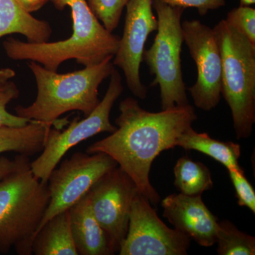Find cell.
<instances>
[{
	"instance_id": "obj_18",
	"label": "cell",
	"mask_w": 255,
	"mask_h": 255,
	"mask_svg": "<svg viewBox=\"0 0 255 255\" xmlns=\"http://www.w3.org/2000/svg\"><path fill=\"white\" fill-rule=\"evenodd\" d=\"M175 145L186 150L202 152L222 164L228 169L242 168L238 163L241 155L239 144L220 141L210 137L206 132H196L192 127L178 137Z\"/></svg>"
},
{
	"instance_id": "obj_9",
	"label": "cell",
	"mask_w": 255,
	"mask_h": 255,
	"mask_svg": "<svg viewBox=\"0 0 255 255\" xmlns=\"http://www.w3.org/2000/svg\"><path fill=\"white\" fill-rule=\"evenodd\" d=\"M190 238L166 226L140 192L134 198L120 255H186Z\"/></svg>"
},
{
	"instance_id": "obj_11",
	"label": "cell",
	"mask_w": 255,
	"mask_h": 255,
	"mask_svg": "<svg viewBox=\"0 0 255 255\" xmlns=\"http://www.w3.org/2000/svg\"><path fill=\"white\" fill-rule=\"evenodd\" d=\"M139 191L120 167L105 174L87 194L92 211L119 253L128 229L132 201Z\"/></svg>"
},
{
	"instance_id": "obj_14",
	"label": "cell",
	"mask_w": 255,
	"mask_h": 255,
	"mask_svg": "<svg viewBox=\"0 0 255 255\" xmlns=\"http://www.w3.org/2000/svg\"><path fill=\"white\" fill-rule=\"evenodd\" d=\"M70 227L78 255H112V241L92 211L87 194L68 209Z\"/></svg>"
},
{
	"instance_id": "obj_20",
	"label": "cell",
	"mask_w": 255,
	"mask_h": 255,
	"mask_svg": "<svg viewBox=\"0 0 255 255\" xmlns=\"http://www.w3.org/2000/svg\"><path fill=\"white\" fill-rule=\"evenodd\" d=\"M217 253L219 255H254L255 238L242 232L231 221H219Z\"/></svg>"
},
{
	"instance_id": "obj_21",
	"label": "cell",
	"mask_w": 255,
	"mask_h": 255,
	"mask_svg": "<svg viewBox=\"0 0 255 255\" xmlns=\"http://www.w3.org/2000/svg\"><path fill=\"white\" fill-rule=\"evenodd\" d=\"M92 12L109 31L118 27L129 0H86Z\"/></svg>"
},
{
	"instance_id": "obj_19",
	"label": "cell",
	"mask_w": 255,
	"mask_h": 255,
	"mask_svg": "<svg viewBox=\"0 0 255 255\" xmlns=\"http://www.w3.org/2000/svg\"><path fill=\"white\" fill-rule=\"evenodd\" d=\"M174 174V186L185 195H201L214 187L210 169L202 162L192 160L187 156L178 159Z\"/></svg>"
},
{
	"instance_id": "obj_8",
	"label": "cell",
	"mask_w": 255,
	"mask_h": 255,
	"mask_svg": "<svg viewBox=\"0 0 255 255\" xmlns=\"http://www.w3.org/2000/svg\"><path fill=\"white\" fill-rule=\"evenodd\" d=\"M117 167V162L104 152H76L63 161L48 177L49 205L38 231L48 220L78 202L97 181Z\"/></svg>"
},
{
	"instance_id": "obj_3",
	"label": "cell",
	"mask_w": 255,
	"mask_h": 255,
	"mask_svg": "<svg viewBox=\"0 0 255 255\" xmlns=\"http://www.w3.org/2000/svg\"><path fill=\"white\" fill-rule=\"evenodd\" d=\"M113 58L65 74L30 61L28 67L36 80V98L28 107H16V115L30 121L53 124L56 128L63 121L58 122V119L67 112L78 111L87 117L100 102L101 84L110 77L115 68Z\"/></svg>"
},
{
	"instance_id": "obj_1",
	"label": "cell",
	"mask_w": 255,
	"mask_h": 255,
	"mask_svg": "<svg viewBox=\"0 0 255 255\" xmlns=\"http://www.w3.org/2000/svg\"><path fill=\"white\" fill-rule=\"evenodd\" d=\"M119 112L115 131L89 146L86 152L111 156L139 192L156 205L160 197L150 182L152 162L161 152L176 147L178 137L192 127L197 114L190 105L150 112L132 97L120 102Z\"/></svg>"
},
{
	"instance_id": "obj_16",
	"label": "cell",
	"mask_w": 255,
	"mask_h": 255,
	"mask_svg": "<svg viewBox=\"0 0 255 255\" xmlns=\"http://www.w3.org/2000/svg\"><path fill=\"white\" fill-rule=\"evenodd\" d=\"M32 255H78L68 210L55 215L40 228L33 239Z\"/></svg>"
},
{
	"instance_id": "obj_2",
	"label": "cell",
	"mask_w": 255,
	"mask_h": 255,
	"mask_svg": "<svg viewBox=\"0 0 255 255\" xmlns=\"http://www.w3.org/2000/svg\"><path fill=\"white\" fill-rule=\"evenodd\" d=\"M57 9L68 6L73 18V33L63 41L29 43L13 37L3 42L5 53L13 60L36 62L52 71L62 63L75 60L84 66L97 65L114 57L120 37L109 31L92 12L86 0H50Z\"/></svg>"
},
{
	"instance_id": "obj_26",
	"label": "cell",
	"mask_w": 255,
	"mask_h": 255,
	"mask_svg": "<svg viewBox=\"0 0 255 255\" xmlns=\"http://www.w3.org/2000/svg\"><path fill=\"white\" fill-rule=\"evenodd\" d=\"M17 1L23 9L31 14L41 9L50 0H17Z\"/></svg>"
},
{
	"instance_id": "obj_13",
	"label": "cell",
	"mask_w": 255,
	"mask_h": 255,
	"mask_svg": "<svg viewBox=\"0 0 255 255\" xmlns=\"http://www.w3.org/2000/svg\"><path fill=\"white\" fill-rule=\"evenodd\" d=\"M161 206L164 217L176 231L199 246L209 248L216 244L219 221L204 204L201 195L170 194L162 201Z\"/></svg>"
},
{
	"instance_id": "obj_10",
	"label": "cell",
	"mask_w": 255,
	"mask_h": 255,
	"mask_svg": "<svg viewBox=\"0 0 255 255\" xmlns=\"http://www.w3.org/2000/svg\"><path fill=\"white\" fill-rule=\"evenodd\" d=\"M183 40L197 69V78L190 92L194 105L209 112L219 105L221 97V52L213 28L199 20L182 23Z\"/></svg>"
},
{
	"instance_id": "obj_29",
	"label": "cell",
	"mask_w": 255,
	"mask_h": 255,
	"mask_svg": "<svg viewBox=\"0 0 255 255\" xmlns=\"http://www.w3.org/2000/svg\"><path fill=\"white\" fill-rule=\"evenodd\" d=\"M241 6H253L255 4V0H239Z\"/></svg>"
},
{
	"instance_id": "obj_12",
	"label": "cell",
	"mask_w": 255,
	"mask_h": 255,
	"mask_svg": "<svg viewBox=\"0 0 255 255\" xmlns=\"http://www.w3.org/2000/svg\"><path fill=\"white\" fill-rule=\"evenodd\" d=\"M125 8L123 36L112 61L114 66L123 71L128 88L132 95L143 100L147 97V88L140 79V65L147 38L157 31L158 23L153 13L152 0H129Z\"/></svg>"
},
{
	"instance_id": "obj_24",
	"label": "cell",
	"mask_w": 255,
	"mask_h": 255,
	"mask_svg": "<svg viewBox=\"0 0 255 255\" xmlns=\"http://www.w3.org/2000/svg\"><path fill=\"white\" fill-rule=\"evenodd\" d=\"M228 174L236 190L239 206L248 208L255 214V192L253 186L241 169H228Z\"/></svg>"
},
{
	"instance_id": "obj_25",
	"label": "cell",
	"mask_w": 255,
	"mask_h": 255,
	"mask_svg": "<svg viewBox=\"0 0 255 255\" xmlns=\"http://www.w3.org/2000/svg\"><path fill=\"white\" fill-rule=\"evenodd\" d=\"M171 6L197 9L201 16H205L211 10L219 9L226 6V0H159Z\"/></svg>"
},
{
	"instance_id": "obj_6",
	"label": "cell",
	"mask_w": 255,
	"mask_h": 255,
	"mask_svg": "<svg viewBox=\"0 0 255 255\" xmlns=\"http://www.w3.org/2000/svg\"><path fill=\"white\" fill-rule=\"evenodd\" d=\"M152 7L157 14L158 27L152 46L145 50L142 56V61L155 76L151 85H159L162 110L189 105L181 63L184 9L159 0H152Z\"/></svg>"
},
{
	"instance_id": "obj_23",
	"label": "cell",
	"mask_w": 255,
	"mask_h": 255,
	"mask_svg": "<svg viewBox=\"0 0 255 255\" xmlns=\"http://www.w3.org/2000/svg\"><path fill=\"white\" fill-rule=\"evenodd\" d=\"M225 20L255 46V9L253 6L240 5L230 11Z\"/></svg>"
},
{
	"instance_id": "obj_7",
	"label": "cell",
	"mask_w": 255,
	"mask_h": 255,
	"mask_svg": "<svg viewBox=\"0 0 255 255\" xmlns=\"http://www.w3.org/2000/svg\"><path fill=\"white\" fill-rule=\"evenodd\" d=\"M123 92L122 76L114 68L105 97L90 115L81 120L76 117L63 130L50 128L41 155L31 162L33 174L42 182H48L52 171L70 149L101 132L115 131L117 127L111 123L110 114Z\"/></svg>"
},
{
	"instance_id": "obj_17",
	"label": "cell",
	"mask_w": 255,
	"mask_h": 255,
	"mask_svg": "<svg viewBox=\"0 0 255 255\" xmlns=\"http://www.w3.org/2000/svg\"><path fill=\"white\" fill-rule=\"evenodd\" d=\"M53 127V124L31 121L23 127L0 128V154L15 152L28 157L41 152Z\"/></svg>"
},
{
	"instance_id": "obj_4",
	"label": "cell",
	"mask_w": 255,
	"mask_h": 255,
	"mask_svg": "<svg viewBox=\"0 0 255 255\" xmlns=\"http://www.w3.org/2000/svg\"><path fill=\"white\" fill-rule=\"evenodd\" d=\"M16 166L0 179V252L31 255L32 245L49 205L48 182L32 172L28 156L15 157Z\"/></svg>"
},
{
	"instance_id": "obj_5",
	"label": "cell",
	"mask_w": 255,
	"mask_h": 255,
	"mask_svg": "<svg viewBox=\"0 0 255 255\" xmlns=\"http://www.w3.org/2000/svg\"><path fill=\"white\" fill-rule=\"evenodd\" d=\"M213 29L221 52V95L237 139H247L255 123V46L225 19Z\"/></svg>"
},
{
	"instance_id": "obj_28",
	"label": "cell",
	"mask_w": 255,
	"mask_h": 255,
	"mask_svg": "<svg viewBox=\"0 0 255 255\" xmlns=\"http://www.w3.org/2000/svg\"><path fill=\"white\" fill-rule=\"evenodd\" d=\"M16 76V72L13 69L5 68L0 69V85L6 83Z\"/></svg>"
},
{
	"instance_id": "obj_22",
	"label": "cell",
	"mask_w": 255,
	"mask_h": 255,
	"mask_svg": "<svg viewBox=\"0 0 255 255\" xmlns=\"http://www.w3.org/2000/svg\"><path fill=\"white\" fill-rule=\"evenodd\" d=\"M20 91L14 82L9 80L0 85V128L23 127L31 121L9 113L6 107L11 101L17 100Z\"/></svg>"
},
{
	"instance_id": "obj_15",
	"label": "cell",
	"mask_w": 255,
	"mask_h": 255,
	"mask_svg": "<svg viewBox=\"0 0 255 255\" xmlns=\"http://www.w3.org/2000/svg\"><path fill=\"white\" fill-rule=\"evenodd\" d=\"M52 33L48 21L32 16L17 0H0V38L19 33L29 43H43L49 41Z\"/></svg>"
},
{
	"instance_id": "obj_27",
	"label": "cell",
	"mask_w": 255,
	"mask_h": 255,
	"mask_svg": "<svg viewBox=\"0 0 255 255\" xmlns=\"http://www.w3.org/2000/svg\"><path fill=\"white\" fill-rule=\"evenodd\" d=\"M16 159H10L6 157H0V179L14 168Z\"/></svg>"
}]
</instances>
